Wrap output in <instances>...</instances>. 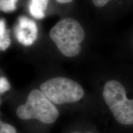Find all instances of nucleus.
<instances>
[{
    "mask_svg": "<svg viewBox=\"0 0 133 133\" xmlns=\"http://www.w3.org/2000/svg\"><path fill=\"white\" fill-rule=\"evenodd\" d=\"M49 35L60 52L66 57H73L81 52L80 44L85 38V32L78 22L65 18L53 26Z\"/></svg>",
    "mask_w": 133,
    "mask_h": 133,
    "instance_id": "obj_1",
    "label": "nucleus"
},
{
    "mask_svg": "<svg viewBox=\"0 0 133 133\" xmlns=\"http://www.w3.org/2000/svg\"><path fill=\"white\" fill-rule=\"evenodd\" d=\"M16 115L23 120L36 119L49 124L57 120L59 112L40 90L35 89L29 93L26 102L17 108Z\"/></svg>",
    "mask_w": 133,
    "mask_h": 133,
    "instance_id": "obj_2",
    "label": "nucleus"
},
{
    "mask_svg": "<svg viewBox=\"0 0 133 133\" xmlns=\"http://www.w3.org/2000/svg\"><path fill=\"white\" fill-rule=\"evenodd\" d=\"M102 96L115 119L119 123L123 125L133 124V99H128L124 87L120 82L110 80L106 83Z\"/></svg>",
    "mask_w": 133,
    "mask_h": 133,
    "instance_id": "obj_3",
    "label": "nucleus"
},
{
    "mask_svg": "<svg viewBox=\"0 0 133 133\" xmlns=\"http://www.w3.org/2000/svg\"><path fill=\"white\" fill-rule=\"evenodd\" d=\"M39 88L51 102L57 105L78 102L84 95V89L79 83L65 77L48 79Z\"/></svg>",
    "mask_w": 133,
    "mask_h": 133,
    "instance_id": "obj_4",
    "label": "nucleus"
},
{
    "mask_svg": "<svg viewBox=\"0 0 133 133\" xmlns=\"http://www.w3.org/2000/svg\"><path fill=\"white\" fill-rule=\"evenodd\" d=\"M15 35L19 43L24 46H30L38 36V29L36 23L26 16H21L18 19Z\"/></svg>",
    "mask_w": 133,
    "mask_h": 133,
    "instance_id": "obj_5",
    "label": "nucleus"
},
{
    "mask_svg": "<svg viewBox=\"0 0 133 133\" xmlns=\"http://www.w3.org/2000/svg\"><path fill=\"white\" fill-rule=\"evenodd\" d=\"M48 0H30L29 4L30 12L33 17L38 19L44 18L47 9Z\"/></svg>",
    "mask_w": 133,
    "mask_h": 133,
    "instance_id": "obj_6",
    "label": "nucleus"
},
{
    "mask_svg": "<svg viewBox=\"0 0 133 133\" xmlns=\"http://www.w3.org/2000/svg\"><path fill=\"white\" fill-rule=\"evenodd\" d=\"M9 31L6 29L4 21H0V49L5 51L9 47L11 44V39L9 35Z\"/></svg>",
    "mask_w": 133,
    "mask_h": 133,
    "instance_id": "obj_7",
    "label": "nucleus"
},
{
    "mask_svg": "<svg viewBox=\"0 0 133 133\" xmlns=\"http://www.w3.org/2000/svg\"><path fill=\"white\" fill-rule=\"evenodd\" d=\"M18 0H0V9L4 12H12L16 9Z\"/></svg>",
    "mask_w": 133,
    "mask_h": 133,
    "instance_id": "obj_8",
    "label": "nucleus"
},
{
    "mask_svg": "<svg viewBox=\"0 0 133 133\" xmlns=\"http://www.w3.org/2000/svg\"><path fill=\"white\" fill-rule=\"evenodd\" d=\"M0 133H17V132L14 126L3 121H1L0 122Z\"/></svg>",
    "mask_w": 133,
    "mask_h": 133,
    "instance_id": "obj_9",
    "label": "nucleus"
},
{
    "mask_svg": "<svg viewBox=\"0 0 133 133\" xmlns=\"http://www.w3.org/2000/svg\"><path fill=\"white\" fill-rule=\"evenodd\" d=\"M11 88L10 84L8 81L4 77H1L0 79V92L1 94L4 93L9 90Z\"/></svg>",
    "mask_w": 133,
    "mask_h": 133,
    "instance_id": "obj_10",
    "label": "nucleus"
},
{
    "mask_svg": "<svg viewBox=\"0 0 133 133\" xmlns=\"http://www.w3.org/2000/svg\"><path fill=\"white\" fill-rule=\"evenodd\" d=\"M110 0H92V3H94V4L97 7L101 8L102 7L107 4V3L109 2Z\"/></svg>",
    "mask_w": 133,
    "mask_h": 133,
    "instance_id": "obj_11",
    "label": "nucleus"
},
{
    "mask_svg": "<svg viewBox=\"0 0 133 133\" xmlns=\"http://www.w3.org/2000/svg\"><path fill=\"white\" fill-rule=\"evenodd\" d=\"M56 1L59 3H63V4H64V3H71L73 0H56Z\"/></svg>",
    "mask_w": 133,
    "mask_h": 133,
    "instance_id": "obj_12",
    "label": "nucleus"
},
{
    "mask_svg": "<svg viewBox=\"0 0 133 133\" xmlns=\"http://www.w3.org/2000/svg\"><path fill=\"white\" fill-rule=\"evenodd\" d=\"M71 133H81V132H71ZM86 133H92V132H86Z\"/></svg>",
    "mask_w": 133,
    "mask_h": 133,
    "instance_id": "obj_13",
    "label": "nucleus"
}]
</instances>
